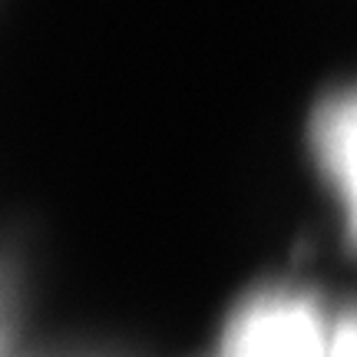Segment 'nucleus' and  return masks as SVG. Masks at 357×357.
Listing matches in <instances>:
<instances>
[{
    "mask_svg": "<svg viewBox=\"0 0 357 357\" xmlns=\"http://www.w3.org/2000/svg\"><path fill=\"white\" fill-rule=\"evenodd\" d=\"M318 166L341 199L351 242L357 245V86L341 89L318 106L311 119Z\"/></svg>",
    "mask_w": 357,
    "mask_h": 357,
    "instance_id": "2",
    "label": "nucleus"
},
{
    "mask_svg": "<svg viewBox=\"0 0 357 357\" xmlns=\"http://www.w3.org/2000/svg\"><path fill=\"white\" fill-rule=\"evenodd\" d=\"M328 357H357V311H347L331 324Z\"/></svg>",
    "mask_w": 357,
    "mask_h": 357,
    "instance_id": "3",
    "label": "nucleus"
},
{
    "mask_svg": "<svg viewBox=\"0 0 357 357\" xmlns=\"http://www.w3.org/2000/svg\"><path fill=\"white\" fill-rule=\"evenodd\" d=\"M331 324L298 291L271 288L235 307L222 334V357H328Z\"/></svg>",
    "mask_w": 357,
    "mask_h": 357,
    "instance_id": "1",
    "label": "nucleus"
}]
</instances>
